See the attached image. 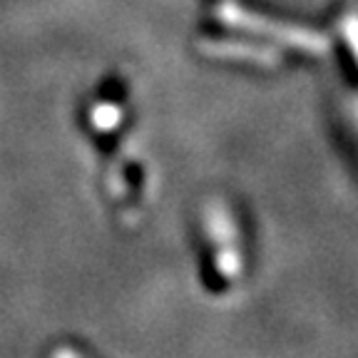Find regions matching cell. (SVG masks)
<instances>
[{
	"label": "cell",
	"mask_w": 358,
	"mask_h": 358,
	"mask_svg": "<svg viewBox=\"0 0 358 358\" xmlns=\"http://www.w3.org/2000/svg\"><path fill=\"white\" fill-rule=\"evenodd\" d=\"M207 259H201V281L209 291H227L244 271L246 254L241 249V236L236 239V227L224 214L209 217Z\"/></svg>",
	"instance_id": "6da1fadb"
}]
</instances>
